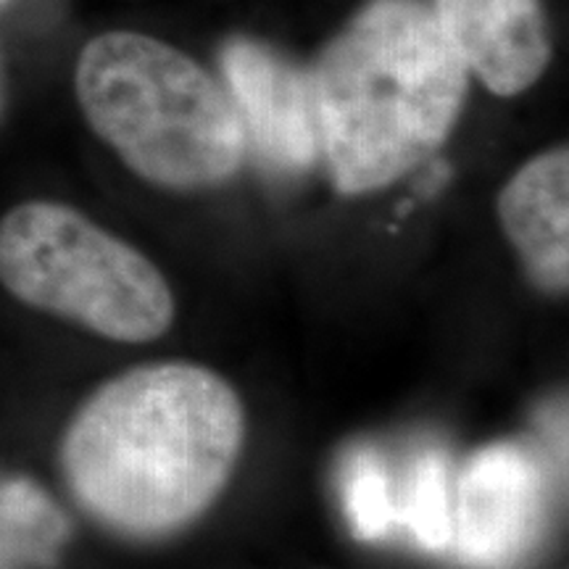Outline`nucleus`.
<instances>
[{
	"label": "nucleus",
	"mask_w": 569,
	"mask_h": 569,
	"mask_svg": "<svg viewBox=\"0 0 569 569\" xmlns=\"http://www.w3.org/2000/svg\"><path fill=\"white\" fill-rule=\"evenodd\" d=\"M243 407L211 369L153 365L96 390L63 438L77 501L109 528L156 536L190 522L230 478Z\"/></svg>",
	"instance_id": "nucleus-1"
},
{
	"label": "nucleus",
	"mask_w": 569,
	"mask_h": 569,
	"mask_svg": "<svg viewBox=\"0 0 569 569\" xmlns=\"http://www.w3.org/2000/svg\"><path fill=\"white\" fill-rule=\"evenodd\" d=\"M319 146L340 193L386 188L443 146L469 69L427 0H367L315 71Z\"/></svg>",
	"instance_id": "nucleus-2"
},
{
	"label": "nucleus",
	"mask_w": 569,
	"mask_h": 569,
	"mask_svg": "<svg viewBox=\"0 0 569 569\" xmlns=\"http://www.w3.org/2000/svg\"><path fill=\"white\" fill-rule=\"evenodd\" d=\"M74 92L92 132L142 180L211 188L243 163L246 132L227 90L151 34L113 30L84 42Z\"/></svg>",
	"instance_id": "nucleus-3"
},
{
	"label": "nucleus",
	"mask_w": 569,
	"mask_h": 569,
	"mask_svg": "<svg viewBox=\"0 0 569 569\" xmlns=\"http://www.w3.org/2000/svg\"><path fill=\"white\" fill-rule=\"evenodd\" d=\"M0 282L27 306L122 343L159 338L174 319L172 290L146 256L53 201L0 219Z\"/></svg>",
	"instance_id": "nucleus-4"
},
{
	"label": "nucleus",
	"mask_w": 569,
	"mask_h": 569,
	"mask_svg": "<svg viewBox=\"0 0 569 569\" xmlns=\"http://www.w3.org/2000/svg\"><path fill=\"white\" fill-rule=\"evenodd\" d=\"M543 490V469L528 448H482L457 480L448 551L478 569L517 565L538 538Z\"/></svg>",
	"instance_id": "nucleus-5"
},
{
	"label": "nucleus",
	"mask_w": 569,
	"mask_h": 569,
	"mask_svg": "<svg viewBox=\"0 0 569 569\" xmlns=\"http://www.w3.org/2000/svg\"><path fill=\"white\" fill-rule=\"evenodd\" d=\"M219 67L246 142L284 172L309 169L322 151L311 71L248 34L224 40Z\"/></svg>",
	"instance_id": "nucleus-6"
},
{
	"label": "nucleus",
	"mask_w": 569,
	"mask_h": 569,
	"mask_svg": "<svg viewBox=\"0 0 569 569\" xmlns=\"http://www.w3.org/2000/svg\"><path fill=\"white\" fill-rule=\"evenodd\" d=\"M453 48L490 92L530 90L551 63V34L540 0H427Z\"/></svg>",
	"instance_id": "nucleus-7"
},
{
	"label": "nucleus",
	"mask_w": 569,
	"mask_h": 569,
	"mask_svg": "<svg viewBox=\"0 0 569 569\" xmlns=\"http://www.w3.org/2000/svg\"><path fill=\"white\" fill-rule=\"evenodd\" d=\"M498 219L530 274L551 290L569 280V153L565 146L525 163L498 196Z\"/></svg>",
	"instance_id": "nucleus-8"
},
{
	"label": "nucleus",
	"mask_w": 569,
	"mask_h": 569,
	"mask_svg": "<svg viewBox=\"0 0 569 569\" xmlns=\"http://www.w3.org/2000/svg\"><path fill=\"white\" fill-rule=\"evenodd\" d=\"M67 536V517L46 490L24 478H0V569L53 565Z\"/></svg>",
	"instance_id": "nucleus-9"
},
{
	"label": "nucleus",
	"mask_w": 569,
	"mask_h": 569,
	"mask_svg": "<svg viewBox=\"0 0 569 569\" xmlns=\"http://www.w3.org/2000/svg\"><path fill=\"white\" fill-rule=\"evenodd\" d=\"M451 472L443 453H419L409 472L407 496L398 498V525H403L425 551L443 553L451 546Z\"/></svg>",
	"instance_id": "nucleus-10"
},
{
	"label": "nucleus",
	"mask_w": 569,
	"mask_h": 569,
	"mask_svg": "<svg viewBox=\"0 0 569 569\" xmlns=\"http://www.w3.org/2000/svg\"><path fill=\"white\" fill-rule=\"evenodd\" d=\"M343 503L359 538L380 540L398 528V496L386 461L372 448H359L346 459Z\"/></svg>",
	"instance_id": "nucleus-11"
},
{
	"label": "nucleus",
	"mask_w": 569,
	"mask_h": 569,
	"mask_svg": "<svg viewBox=\"0 0 569 569\" xmlns=\"http://www.w3.org/2000/svg\"><path fill=\"white\" fill-rule=\"evenodd\" d=\"M0 3H6V0H0Z\"/></svg>",
	"instance_id": "nucleus-12"
}]
</instances>
